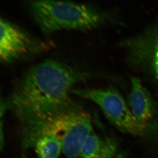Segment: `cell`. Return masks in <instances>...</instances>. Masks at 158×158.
I'll return each instance as SVG.
<instances>
[{"label":"cell","instance_id":"6da1fadb","mask_svg":"<svg viewBox=\"0 0 158 158\" xmlns=\"http://www.w3.org/2000/svg\"><path fill=\"white\" fill-rule=\"evenodd\" d=\"M91 74L53 59L26 71L5 99L19 126L23 149L33 148L55 119L81 104L71 97L73 88Z\"/></svg>","mask_w":158,"mask_h":158},{"label":"cell","instance_id":"7a4b0ae2","mask_svg":"<svg viewBox=\"0 0 158 158\" xmlns=\"http://www.w3.org/2000/svg\"><path fill=\"white\" fill-rule=\"evenodd\" d=\"M28 7L43 33L62 30L89 31L112 22L110 12L88 4L66 1H32Z\"/></svg>","mask_w":158,"mask_h":158},{"label":"cell","instance_id":"3957f363","mask_svg":"<svg viewBox=\"0 0 158 158\" xmlns=\"http://www.w3.org/2000/svg\"><path fill=\"white\" fill-rule=\"evenodd\" d=\"M71 93L94 102L108 120L119 131L133 136L143 135L146 127L136 119L116 88H77Z\"/></svg>","mask_w":158,"mask_h":158},{"label":"cell","instance_id":"277c9868","mask_svg":"<svg viewBox=\"0 0 158 158\" xmlns=\"http://www.w3.org/2000/svg\"><path fill=\"white\" fill-rule=\"evenodd\" d=\"M0 29V60L4 64L35 56L55 46L52 41L37 39L2 17Z\"/></svg>","mask_w":158,"mask_h":158},{"label":"cell","instance_id":"5b68a950","mask_svg":"<svg viewBox=\"0 0 158 158\" xmlns=\"http://www.w3.org/2000/svg\"><path fill=\"white\" fill-rule=\"evenodd\" d=\"M120 43L130 65L158 85V20Z\"/></svg>","mask_w":158,"mask_h":158},{"label":"cell","instance_id":"8992f818","mask_svg":"<svg viewBox=\"0 0 158 158\" xmlns=\"http://www.w3.org/2000/svg\"><path fill=\"white\" fill-rule=\"evenodd\" d=\"M131 90L129 98L131 110L141 124L147 127L156 112V102L138 77H130Z\"/></svg>","mask_w":158,"mask_h":158},{"label":"cell","instance_id":"52a82bcc","mask_svg":"<svg viewBox=\"0 0 158 158\" xmlns=\"http://www.w3.org/2000/svg\"><path fill=\"white\" fill-rule=\"evenodd\" d=\"M117 144L113 138L102 137L92 133L85 141L80 151L81 158H114Z\"/></svg>","mask_w":158,"mask_h":158},{"label":"cell","instance_id":"ba28073f","mask_svg":"<svg viewBox=\"0 0 158 158\" xmlns=\"http://www.w3.org/2000/svg\"><path fill=\"white\" fill-rule=\"evenodd\" d=\"M34 148L37 158H59L62 152V142L56 135L48 134L38 138Z\"/></svg>","mask_w":158,"mask_h":158},{"label":"cell","instance_id":"9c48e42d","mask_svg":"<svg viewBox=\"0 0 158 158\" xmlns=\"http://www.w3.org/2000/svg\"><path fill=\"white\" fill-rule=\"evenodd\" d=\"M149 124V129L151 134L155 136L156 141L158 144V117L153 118Z\"/></svg>","mask_w":158,"mask_h":158},{"label":"cell","instance_id":"30bf717a","mask_svg":"<svg viewBox=\"0 0 158 158\" xmlns=\"http://www.w3.org/2000/svg\"><path fill=\"white\" fill-rule=\"evenodd\" d=\"M22 158H27L26 157L25 155H23L22 156Z\"/></svg>","mask_w":158,"mask_h":158}]
</instances>
